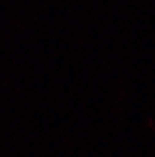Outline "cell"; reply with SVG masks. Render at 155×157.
Returning <instances> with one entry per match:
<instances>
[]
</instances>
